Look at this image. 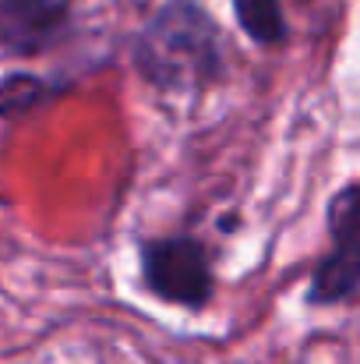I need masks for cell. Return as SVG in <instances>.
<instances>
[{
	"instance_id": "cell-1",
	"label": "cell",
	"mask_w": 360,
	"mask_h": 364,
	"mask_svg": "<svg viewBox=\"0 0 360 364\" xmlns=\"http://www.w3.org/2000/svg\"><path fill=\"white\" fill-rule=\"evenodd\" d=\"M134 64L166 92H195L223 75V36L195 0H166L138 32Z\"/></svg>"
},
{
	"instance_id": "cell-2",
	"label": "cell",
	"mask_w": 360,
	"mask_h": 364,
	"mask_svg": "<svg viewBox=\"0 0 360 364\" xmlns=\"http://www.w3.org/2000/svg\"><path fill=\"white\" fill-rule=\"evenodd\" d=\"M329 255L315 265L307 283V304L332 308L360 290V181L343 184L325 205Z\"/></svg>"
},
{
	"instance_id": "cell-3",
	"label": "cell",
	"mask_w": 360,
	"mask_h": 364,
	"mask_svg": "<svg viewBox=\"0 0 360 364\" xmlns=\"http://www.w3.org/2000/svg\"><path fill=\"white\" fill-rule=\"evenodd\" d=\"M145 287L180 308H202L212 297V265L195 237H156L141 244Z\"/></svg>"
},
{
	"instance_id": "cell-4",
	"label": "cell",
	"mask_w": 360,
	"mask_h": 364,
	"mask_svg": "<svg viewBox=\"0 0 360 364\" xmlns=\"http://www.w3.org/2000/svg\"><path fill=\"white\" fill-rule=\"evenodd\" d=\"M67 25L60 0H0V60L50 50Z\"/></svg>"
},
{
	"instance_id": "cell-5",
	"label": "cell",
	"mask_w": 360,
	"mask_h": 364,
	"mask_svg": "<svg viewBox=\"0 0 360 364\" xmlns=\"http://www.w3.org/2000/svg\"><path fill=\"white\" fill-rule=\"evenodd\" d=\"M240 28L261 43V46H279L286 39V18L279 0H234Z\"/></svg>"
},
{
	"instance_id": "cell-6",
	"label": "cell",
	"mask_w": 360,
	"mask_h": 364,
	"mask_svg": "<svg viewBox=\"0 0 360 364\" xmlns=\"http://www.w3.org/2000/svg\"><path fill=\"white\" fill-rule=\"evenodd\" d=\"M46 96H50V85L39 82L36 75H11L0 85V114H7V117L11 114H25Z\"/></svg>"
}]
</instances>
